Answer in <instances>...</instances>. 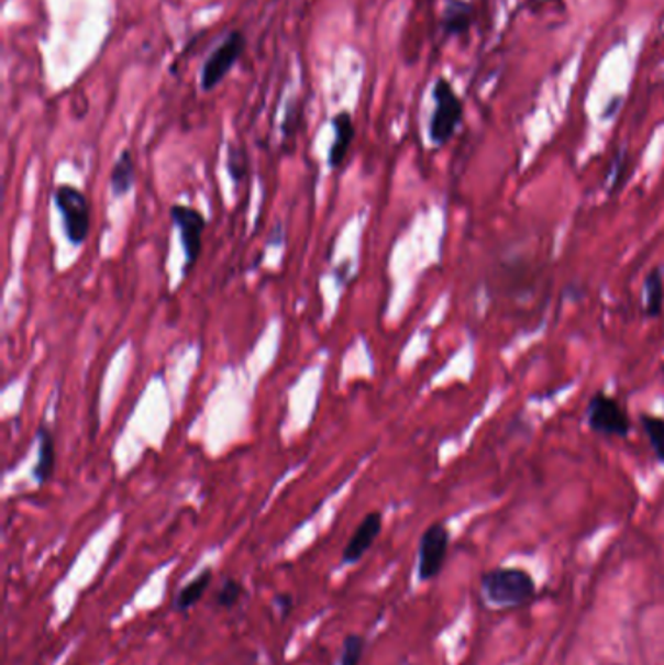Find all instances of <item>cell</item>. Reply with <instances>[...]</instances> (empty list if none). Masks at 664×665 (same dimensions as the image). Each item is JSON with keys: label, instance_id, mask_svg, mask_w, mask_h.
I'll use <instances>...</instances> for the list:
<instances>
[{"label": "cell", "instance_id": "obj_14", "mask_svg": "<svg viewBox=\"0 0 664 665\" xmlns=\"http://www.w3.org/2000/svg\"><path fill=\"white\" fill-rule=\"evenodd\" d=\"M213 581V570L204 568L203 573L197 574L193 580L186 584L176 598V609L178 611H189L191 607L199 603V599L203 598L204 591L209 590Z\"/></svg>", "mask_w": 664, "mask_h": 665}, {"label": "cell", "instance_id": "obj_20", "mask_svg": "<svg viewBox=\"0 0 664 665\" xmlns=\"http://www.w3.org/2000/svg\"><path fill=\"white\" fill-rule=\"evenodd\" d=\"M275 606H277L279 613H281L283 619H285V617H289L290 611L295 609V599H292L290 594H277V596H275Z\"/></svg>", "mask_w": 664, "mask_h": 665}, {"label": "cell", "instance_id": "obj_3", "mask_svg": "<svg viewBox=\"0 0 664 665\" xmlns=\"http://www.w3.org/2000/svg\"><path fill=\"white\" fill-rule=\"evenodd\" d=\"M585 421L588 429L605 439H628L631 432V421L622 403L613 397L598 391L590 397L585 409Z\"/></svg>", "mask_w": 664, "mask_h": 665}, {"label": "cell", "instance_id": "obj_17", "mask_svg": "<svg viewBox=\"0 0 664 665\" xmlns=\"http://www.w3.org/2000/svg\"><path fill=\"white\" fill-rule=\"evenodd\" d=\"M242 596H244L242 581L236 580V578H229V580H224V584H222L221 590L217 594L214 601L224 611H231V609L239 606Z\"/></svg>", "mask_w": 664, "mask_h": 665}, {"label": "cell", "instance_id": "obj_8", "mask_svg": "<svg viewBox=\"0 0 664 665\" xmlns=\"http://www.w3.org/2000/svg\"><path fill=\"white\" fill-rule=\"evenodd\" d=\"M380 531H383V514L380 512L366 514L365 520L358 523L357 530L351 535L350 543L343 548L341 563L343 565H355V563H358L366 555V551H370V547L375 545Z\"/></svg>", "mask_w": 664, "mask_h": 665}, {"label": "cell", "instance_id": "obj_4", "mask_svg": "<svg viewBox=\"0 0 664 665\" xmlns=\"http://www.w3.org/2000/svg\"><path fill=\"white\" fill-rule=\"evenodd\" d=\"M55 204L63 217L65 236L73 245H82L90 232V204L86 195L73 186L55 189Z\"/></svg>", "mask_w": 664, "mask_h": 665}, {"label": "cell", "instance_id": "obj_6", "mask_svg": "<svg viewBox=\"0 0 664 665\" xmlns=\"http://www.w3.org/2000/svg\"><path fill=\"white\" fill-rule=\"evenodd\" d=\"M171 222L176 224L186 252V267L184 275H189L191 269L199 262V255L203 250V232L207 228V220L203 214L193 209V207H184V204H174L170 209Z\"/></svg>", "mask_w": 664, "mask_h": 665}, {"label": "cell", "instance_id": "obj_5", "mask_svg": "<svg viewBox=\"0 0 664 665\" xmlns=\"http://www.w3.org/2000/svg\"><path fill=\"white\" fill-rule=\"evenodd\" d=\"M246 51V35L242 32H231L222 40L221 45L209 55L201 68V88L203 92H211L221 85L226 75L231 73L234 65Z\"/></svg>", "mask_w": 664, "mask_h": 665}, {"label": "cell", "instance_id": "obj_19", "mask_svg": "<svg viewBox=\"0 0 664 665\" xmlns=\"http://www.w3.org/2000/svg\"><path fill=\"white\" fill-rule=\"evenodd\" d=\"M226 168L231 174L232 179L240 184L247 174V156L246 152L239 148V146H231L229 148V162H226Z\"/></svg>", "mask_w": 664, "mask_h": 665}, {"label": "cell", "instance_id": "obj_12", "mask_svg": "<svg viewBox=\"0 0 664 665\" xmlns=\"http://www.w3.org/2000/svg\"><path fill=\"white\" fill-rule=\"evenodd\" d=\"M664 310V273L663 269H651L643 282V312L649 320H656Z\"/></svg>", "mask_w": 664, "mask_h": 665}, {"label": "cell", "instance_id": "obj_11", "mask_svg": "<svg viewBox=\"0 0 664 665\" xmlns=\"http://www.w3.org/2000/svg\"><path fill=\"white\" fill-rule=\"evenodd\" d=\"M37 462L34 465L35 483L45 485L47 480H52L53 472H55V444H53L52 430L47 426L37 429Z\"/></svg>", "mask_w": 664, "mask_h": 665}, {"label": "cell", "instance_id": "obj_9", "mask_svg": "<svg viewBox=\"0 0 664 665\" xmlns=\"http://www.w3.org/2000/svg\"><path fill=\"white\" fill-rule=\"evenodd\" d=\"M333 125V143L328 154V162L333 169H340L343 166V162L350 154L351 144L355 138V125H353V119H351L347 111H340L335 118L332 119Z\"/></svg>", "mask_w": 664, "mask_h": 665}, {"label": "cell", "instance_id": "obj_7", "mask_svg": "<svg viewBox=\"0 0 664 665\" xmlns=\"http://www.w3.org/2000/svg\"><path fill=\"white\" fill-rule=\"evenodd\" d=\"M451 533L444 523L429 525L419 541V580H434L443 570L446 553H449Z\"/></svg>", "mask_w": 664, "mask_h": 665}, {"label": "cell", "instance_id": "obj_18", "mask_svg": "<svg viewBox=\"0 0 664 665\" xmlns=\"http://www.w3.org/2000/svg\"><path fill=\"white\" fill-rule=\"evenodd\" d=\"M363 652H365V639L361 634L351 632L341 646L340 665H361Z\"/></svg>", "mask_w": 664, "mask_h": 665}, {"label": "cell", "instance_id": "obj_15", "mask_svg": "<svg viewBox=\"0 0 664 665\" xmlns=\"http://www.w3.org/2000/svg\"><path fill=\"white\" fill-rule=\"evenodd\" d=\"M641 429L645 432L649 440V446L655 454L656 462L664 464V419L655 414H641L639 417Z\"/></svg>", "mask_w": 664, "mask_h": 665}, {"label": "cell", "instance_id": "obj_13", "mask_svg": "<svg viewBox=\"0 0 664 665\" xmlns=\"http://www.w3.org/2000/svg\"><path fill=\"white\" fill-rule=\"evenodd\" d=\"M135 160H133L131 152H121L120 158L113 164L110 174V189L113 197L128 195L131 191V187L135 186Z\"/></svg>", "mask_w": 664, "mask_h": 665}, {"label": "cell", "instance_id": "obj_10", "mask_svg": "<svg viewBox=\"0 0 664 665\" xmlns=\"http://www.w3.org/2000/svg\"><path fill=\"white\" fill-rule=\"evenodd\" d=\"M443 32L451 37H461L474 24V7L468 0H446L443 10Z\"/></svg>", "mask_w": 664, "mask_h": 665}, {"label": "cell", "instance_id": "obj_16", "mask_svg": "<svg viewBox=\"0 0 664 665\" xmlns=\"http://www.w3.org/2000/svg\"><path fill=\"white\" fill-rule=\"evenodd\" d=\"M628 169H630V152L626 146H622L620 151L616 152L612 166L608 169V181H606L608 197L618 195V191L622 189L626 179H628Z\"/></svg>", "mask_w": 664, "mask_h": 665}, {"label": "cell", "instance_id": "obj_2", "mask_svg": "<svg viewBox=\"0 0 664 665\" xmlns=\"http://www.w3.org/2000/svg\"><path fill=\"white\" fill-rule=\"evenodd\" d=\"M482 584L487 599L499 607L522 606L536 591L532 576L520 568H495L484 576Z\"/></svg>", "mask_w": 664, "mask_h": 665}, {"label": "cell", "instance_id": "obj_1", "mask_svg": "<svg viewBox=\"0 0 664 665\" xmlns=\"http://www.w3.org/2000/svg\"><path fill=\"white\" fill-rule=\"evenodd\" d=\"M434 110L429 121V138L434 146L451 143L452 136L462 123L464 103L451 82L441 76L433 86Z\"/></svg>", "mask_w": 664, "mask_h": 665}]
</instances>
